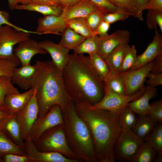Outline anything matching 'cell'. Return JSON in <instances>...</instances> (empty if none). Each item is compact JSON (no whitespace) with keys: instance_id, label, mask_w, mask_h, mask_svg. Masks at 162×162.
Masks as SVG:
<instances>
[{"instance_id":"obj_26","label":"cell","mask_w":162,"mask_h":162,"mask_svg":"<svg viewBox=\"0 0 162 162\" xmlns=\"http://www.w3.org/2000/svg\"><path fill=\"white\" fill-rule=\"evenodd\" d=\"M63 8L60 6H50L28 4H18L16 9L35 11L44 16L53 15L59 16L62 14Z\"/></svg>"},{"instance_id":"obj_36","label":"cell","mask_w":162,"mask_h":162,"mask_svg":"<svg viewBox=\"0 0 162 162\" xmlns=\"http://www.w3.org/2000/svg\"><path fill=\"white\" fill-rule=\"evenodd\" d=\"M119 120L122 128L132 130L136 123L137 117L127 106L119 113Z\"/></svg>"},{"instance_id":"obj_18","label":"cell","mask_w":162,"mask_h":162,"mask_svg":"<svg viewBox=\"0 0 162 162\" xmlns=\"http://www.w3.org/2000/svg\"><path fill=\"white\" fill-rule=\"evenodd\" d=\"M16 113H10L0 121V129L14 142L23 148L24 141L21 135Z\"/></svg>"},{"instance_id":"obj_19","label":"cell","mask_w":162,"mask_h":162,"mask_svg":"<svg viewBox=\"0 0 162 162\" xmlns=\"http://www.w3.org/2000/svg\"><path fill=\"white\" fill-rule=\"evenodd\" d=\"M97 8L89 0H82L74 5L63 8L59 16L64 21L78 17H87Z\"/></svg>"},{"instance_id":"obj_47","label":"cell","mask_w":162,"mask_h":162,"mask_svg":"<svg viewBox=\"0 0 162 162\" xmlns=\"http://www.w3.org/2000/svg\"><path fill=\"white\" fill-rule=\"evenodd\" d=\"M158 9L162 10V0H149L140 8L142 12L146 10Z\"/></svg>"},{"instance_id":"obj_29","label":"cell","mask_w":162,"mask_h":162,"mask_svg":"<svg viewBox=\"0 0 162 162\" xmlns=\"http://www.w3.org/2000/svg\"><path fill=\"white\" fill-rule=\"evenodd\" d=\"M64 21L67 27L86 38L96 35L88 26L86 18L78 17Z\"/></svg>"},{"instance_id":"obj_51","label":"cell","mask_w":162,"mask_h":162,"mask_svg":"<svg viewBox=\"0 0 162 162\" xmlns=\"http://www.w3.org/2000/svg\"><path fill=\"white\" fill-rule=\"evenodd\" d=\"M82 0H59L60 5L63 8L74 5Z\"/></svg>"},{"instance_id":"obj_25","label":"cell","mask_w":162,"mask_h":162,"mask_svg":"<svg viewBox=\"0 0 162 162\" xmlns=\"http://www.w3.org/2000/svg\"><path fill=\"white\" fill-rule=\"evenodd\" d=\"M9 154L27 155L23 148L14 142L0 129V158L2 159L4 156Z\"/></svg>"},{"instance_id":"obj_17","label":"cell","mask_w":162,"mask_h":162,"mask_svg":"<svg viewBox=\"0 0 162 162\" xmlns=\"http://www.w3.org/2000/svg\"><path fill=\"white\" fill-rule=\"evenodd\" d=\"M36 32L38 34H53L61 35L67 27L64 21L59 16H44L38 19Z\"/></svg>"},{"instance_id":"obj_33","label":"cell","mask_w":162,"mask_h":162,"mask_svg":"<svg viewBox=\"0 0 162 162\" xmlns=\"http://www.w3.org/2000/svg\"><path fill=\"white\" fill-rule=\"evenodd\" d=\"M98 35L86 38L77 46L73 50L74 54L88 55L97 53L98 50Z\"/></svg>"},{"instance_id":"obj_7","label":"cell","mask_w":162,"mask_h":162,"mask_svg":"<svg viewBox=\"0 0 162 162\" xmlns=\"http://www.w3.org/2000/svg\"><path fill=\"white\" fill-rule=\"evenodd\" d=\"M143 142L132 130L122 128L116 145V159L131 162Z\"/></svg>"},{"instance_id":"obj_24","label":"cell","mask_w":162,"mask_h":162,"mask_svg":"<svg viewBox=\"0 0 162 162\" xmlns=\"http://www.w3.org/2000/svg\"><path fill=\"white\" fill-rule=\"evenodd\" d=\"M158 122L148 115L139 116L132 130L144 141Z\"/></svg>"},{"instance_id":"obj_23","label":"cell","mask_w":162,"mask_h":162,"mask_svg":"<svg viewBox=\"0 0 162 162\" xmlns=\"http://www.w3.org/2000/svg\"><path fill=\"white\" fill-rule=\"evenodd\" d=\"M130 46L128 43L120 45L114 49L105 60L111 72H120L122 63Z\"/></svg>"},{"instance_id":"obj_40","label":"cell","mask_w":162,"mask_h":162,"mask_svg":"<svg viewBox=\"0 0 162 162\" xmlns=\"http://www.w3.org/2000/svg\"><path fill=\"white\" fill-rule=\"evenodd\" d=\"M106 14L101 10L97 9L86 18L88 26L93 32H94L100 24L104 21Z\"/></svg>"},{"instance_id":"obj_13","label":"cell","mask_w":162,"mask_h":162,"mask_svg":"<svg viewBox=\"0 0 162 162\" xmlns=\"http://www.w3.org/2000/svg\"><path fill=\"white\" fill-rule=\"evenodd\" d=\"M23 149L32 162H79L68 158L57 152L38 150L29 135L24 140Z\"/></svg>"},{"instance_id":"obj_12","label":"cell","mask_w":162,"mask_h":162,"mask_svg":"<svg viewBox=\"0 0 162 162\" xmlns=\"http://www.w3.org/2000/svg\"><path fill=\"white\" fill-rule=\"evenodd\" d=\"M153 64V61L136 69L121 72L124 81L125 95L135 93L144 86L146 78L151 71Z\"/></svg>"},{"instance_id":"obj_9","label":"cell","mask_w":162,"mask_h":162,"mask_svg":"<svg viewBox=\"0 0 162 162\" xmlns=\"http://www.w3.org/2000/svg\"><path fill=\"white\" fill-rule=\"evenodd\" d=\"M63 124L61 108L55 105L45 116L37 118L31 128L29 136L34 142L46 131Z\"/></svg>"},{"instance_id":"obj_22","label":"cell","mask_w":162,"mask_h":162,"mask_svg":"<svg viewBox=\"0 0 162 162\" xmlns=\"http://www.w3.org/2000/svg\"><path fill=\"white\" fill-rule=\"evenodd\" d=\"M34 89L31 88L23 93L20 92L7 95L4 105L11 113H17L22 109L32 97Z\"/></svg>"},{"instance_id":"obj_16","label":"cell","mask_w":162,"mask_h":162,"mask_svg":"<svg viewBox=\"0 0 162 162\" xmlns=\"http://www.w3.org/2000/svg\"><path fill=\"white\" fill-rule=\"evenodd\" d=\"M39 43L41 47L50 55L55 65L62 71L68 62L70 50L49 40Z\"/></svg>"},{"instance_id":"obj_50","label":"cell","mask_w":162,"mask_h":162,"mask_svg":"<svg viewBox=\"0 0 162 162\" xmlns=\"http://www.w3.org/2000/svg\"><path fill=\"white\" fill-rule=\"evenodd\" d=\"M29 4L61 6L59 0H31Z\"/></svg>"},{"instance_id":"obj_15","label":"cell","mask_w":162,"mask_h":162,"mask_svg":"<svg viewBox=\"0 0 162 162\" xmlns=\"http://www.w3.org/2000/svg\"><path fill=\"white\" fill-rule=\"evenodd\" d=\"M161 55H162V36L156 29L152 41L142 54L137 56L135 64L129 70L144 66Z\"/></svg>"},{"instance_id":"obj_21","label":"cell","mask_w":162,"mask_h":162,"mask_svg":"<svg viewBox=\"0 0 162 162\" xmlns=\"http://www.w3.org/2000/svg\"><path fill=\"white\" fill-rule=\"evenodd\" d=\"M157 94L156 87L147 85L144 93L137 99L130 102L128 106L139 116L147 115L150 107L149 100L154 98Z\"/></svg>"},{"instance_id":"obj_46","label":"cell","mask_w":162,"mask_h":162,"mask_svg":"<svg viewBox=\"0 0 162 162\" xmlns=\"http://www.w3.org/2000/svg\"><path fill=\"white\" fill-rule=\"evenodd\" d=\"M147 77L148 78L147 81L148 85L152 87H156L162 84V72L153 73L150 72Z\"/></svg>"},{"instance_id":"obj_41","label":"cell","mask_w":162,"mask_h":162,"mask_svg":"<svg viewBox=\"0 0 162 162\" xmlns=\"http://www.w3.org/2000/svg\"><path fill=\"white\" fill-rule=\"evenodd\" d=\"M147 115L158 122H162V99L158 100L150 104Z\"/></svg>"},{"instance_id":"obj_37","label":"cell","mask_w":162,"mask_h":162,"mask_svg":"<svg viewBox=\"0 0 162 162\" xmlns=\"http://www.w3.org/2000/svg\"><path fill=\"white\" fill-rule=\"evenodd\" d=\"M146 20L147 26L150 29H157L158 26L162 32V10H148Z\"/></svg>"},{"instance_id":"obj_43","label":"cell","mask_w":162,"mask_h":162,"mask_svg":"<svg viewBox=\"0 0 162 162\" xmlns=\"http://www.w3.org/2000/svg\"><path fill=\"white\" fill-rule=\"evenodd\" d=\"M97 8L106 14L115 12L117 8L109 0H89Z\"/></svg>"},{"instance_id":"obj_42","label":"cell","mask_w":162,"mask_h":162,"mask_svg":"<svg viewBox=\"0 0 162 162\" xmlns=\"http://www.w3.org/2000/svg\"><path fill=\"white\" fill-rule=\"evenodd\" d=\"M18 66L8 60L0 58V76H11L13 72Z\"/></svg>"},{"instance_id":"obj_11","label":"cell","mask_w":162,"mask_h":162,"mask_svg":"<svg viewBox=\"0 0 162 162\" xmlns=\"http://www.w3.org/2000/svg\"><path fill=\"white\" fill-rule=\"evenodd\" d=\"M32 98L25 106L16 113L22 137L24 140L29 135L31 128L37 118L39 108L35 97V90Z\"/></svg>"},{"instance_id":"obj_31","label":"cell","mask_w":162,"mask_h":162,"mask_svg":"<svg viewBox=\"0 0 162 162\" xmlns=\"http://www.w3.org/2000/svg\"><path fill=\"white\" fill-rule=\"evenodd\" d=\"M90 63L98 76L103 82L106 80L110 70L105 60L97 53L89 55Z\"/></svg>"},{"instance_id":"obj_49","label":"cell","mask_w":162,"mask_h":162,"mask_svg":"<svg viewBox=\"0 0 162 162\" xmlns=\"http://www.w3.org/2000/svg\"><path fill=\"white\" fill-rule=\"evenodd\" d=\"M153 73L162 72V55L159 56L153 61V64L151 71Z\"/></svg>"},{"instance_id":"obj_35","label":"cell","mask_w":162,"mask_h":162,"mask_svg":"<svg viewBox=\"0 0 162 162\" xmlns=\"http://www.w3.org/2000/svg\"><path fill=\"white\" fill-rule=\"evenodd\" d=\"M117 8L126 10L129 12L132 16L142 21L143 17L142 13L136 8L134 0H109Z\"/></svg>"},{"instance_id":"obj_14","label":"cell","mask_w":162,"mask_h":162,"mask_svg":"<svg viewBox=\"0 0 162 162\" xmlns=\"http://www.w3.org/2000/svg\"><path fill=\"white\" fill-rule=\"evenodd\" d=\"M14 53L22 66L30 64L31 59L34 55L47 53L41 47L39 42L29 37L18 44L14 50Z\"/></svg>"},{"instance_id":"obj_45","label":"cell","mask_w":162,"mask_h":162,"mask_svg":"<svg viewBox=\"0 0 162 162\" xmlns=\"http://www.w3.org/2000/svg\"><path fill=\"white\" fill-rule=\"evenodd\" d=\"M4 162H32L28 155H21L9 154L5 155L2 158Z\"/></svg>"},{"instance_id":"obj_52","label":"cell","mask_w":162,"mask_h":162,"mask_svg":"<svg viewBox=\"0 0 162 162\" xmlns=\"http://www.w3.org/2000/svg\"><path fill=\"white\" fill-rule=\"evenodd\" d=\"M10 113L8 109L4 105H0V121Z\"/></svg>"},{"instance_id":"obj_1","label":"cell","mask_w":162,"mask_h":162,"mask_svg":"<svg viewBox=\"0 0 162 162\" xmlns=\"http://www.w3.org/2000/svg\"><path fill=\"white\" fill-rule=\"evenodd\" d=\"M74 105L91 133L97 162H115L116 145L122 130L119 113L95 108L86 102Z\"/></svg>"},{"instance_id":"obj_6","label":"cell","mask_w":162,"mask_h":162,"mask_svg":"<svg viewBox=\"0 0 162 162\" xmlns=\"http://www.w3.org/2000/svg\"><path fill=\"white\" fill-rule=\"evenodd\" d=\"M30 34L17 30L8 25L0 26V58L10 60L19 66L20 63L13 52V47L29 37Z\"/></svg>"},{"instance_id":"obj_3","label":"cell","mask_w":162,"mask_h":162,"mask_svg":"<svg viewBox=\"0 0 162 162\" xmlns=\"http://www.w3.org/2000/svg\"><path fill=\"white\" fill-rule=\"evenodd\" d=\"M32 88L35 90V97L39 108L38 118L45 116L54 105L62 110L73 101L64 85L62 71L52 60L37 61Z\"/></svg>"},{"instance_id":"obj_2","label":"cell","mask_w":162,"mask_h":162,"mask_svg":"<svg viewBox=\"0 0 162 162\" xmlns=\"http://www.w3.org/2000/svg\"><path fill=\"white\" fill-rule=\"evenodd\" d=\"M62 74L66 90L74 103L86 102L93 106L103 98L104 82L94 70L89 56L70 54Z\"/></svg>"},{"instance_id":"obj_39","label":"cell","mask_w":162,"mask_h":162,"mask_svg":"<svg viewBox=\"0 0 162 162\" xmlns=\"http://www.w3.org/2000/svg\"><path fill=\"white\" fill-rule=\"evenodd\" d=\"M131 14L126 10L117 8L114 12L106 14L104 21L111 24L119 21H124L127 19Z\"/></svg>"},{"instance_id":"obj_48","label":"cell","mask_w":162,"mask_h":162,"mask_svg":"<svg viewBox=\"0 0 162 162\" xmlns=\"http://www.w3.org/2000/svg\"><path fill=\"white\" fill-rule=\"evenodd\" d=\"M110 24L105 21H102L94 31L95 35L103 37L108 34L107 32L110 28Z\"/></svg>"},{"instance_id":"obj_56","label":"cell","mask_w":162,"mask_h":162,"mask_svg":"<svg viewBox=\"0 0 162 162\" xmlns=\"http://www.w3.org/2000/svg\"><path fill=\"white\" fill-rule=\"evenodd\" d=\"M0 162H4V161L2 159L0 158Z\"/></svg>"},{"instance_id":"obj_20","label":"cell","mask_w":162,"mask_h":162,"mask_svg":"<svg viewBox=\"0 0 162 162\" xmlns=\"http://www.w3.org/2000/svg\"><path fill=\"white\" fill-rule=\"evenodd\" d=\"M36 70L34 64L16 67L11 76L13 84L18 86L21 89L27 90L32 88V82Z\"/></svg>"},{"instance_id":"obj_8","label":"cell","mask_w":162,"mask_h":162,"mask_svg":"<svg viewBox=\"0 0 162 162\" xmlns=\"http://www.w3.org/2000/svg\"><path fill=\"white\" fill-rule=\"evenodd\" d=\"M105 94L102 100L93 106L95 108L119 113L130 102L137 99L144 92V85L135 93L130 95H122L105 86Z\"/></svg>"},{"instance_id":"obj_44","label":"cell","mask_w":162,"mask_h":162,"mask_svg":"<svg viewBox=\"0 0 162 162\" xmlns=\"http://www.w3.org/2000/svg\"><path fill=\"white\" fill-rule=\"evenodd\" d=\"M9 19L10 16L8 12L4 10L0 11V26L6 25L10 26L18 31L29 32L31 34H38V33L36 32L26 30L14 25L9 21Z\"/></svg>"},{"instance_id":"obj_54","label":"cell","mask_w":162,"mask_h":162,"mask_svg":"<svg viewBox=\"0 0 162 162\" xmlns=\"http://www.w3.org/2000/svg\"><path fill=\"white\" fill-rule=\"evenodd\" d=\"M148 0H134V1L136 8L140 11V9L141 7L146 3Z\"/></svg>"},{"instance_id":"obj_10","label":"cell","mask_w":162,"mask_h":162,"mask_svg":"<svg viewBox=\"0 0 162 162\" xmlns=\"http://www.w3.org/2000/svg\"><path fill=\"white\" fill-rule=\"evenodd\" d=\"M130 32L124 29L117 30L104 36H98L97 53L105 60L110 53L120 45L128 43L130 38Z\"/></svg>"},{"instance_id":"obj_55","label":"cell","mask_w":162,"mask_h":162,"mask_svg":"<svg viewBox=\"0 0 162 162\" xmlns=\"http://www.w3.org/2000/svg\"><path fill=\"white\" fill-rule=\"evenodd\" d=\"M31 0H17V2L21 4H26L30 3Z\"/></svg>"},{"instance_id":"obj_4","label":"cell","mask_w":162,"mask_h":162,"mask_svg":"<svg viewBox=\"0 0 162 162\" xmlns=\"http://www.w3.org/2000/svg\"><path fill=\"white\" fill-rule=\"evenodd\" d=\"M62 111L64 129L68 144L80 162H97L93 138L72 102Z\"/></svg>"},{"instance_id":"obj_34","label":"cell","mask_w":162,"mask_h":162,"mask_svg":"<svg viewBox=\"0 0 162 162\" xmlns=\"http://www.w3.org/2000/svg\"><path fill=\"white\" fill-rule=\"evenodd\" d=\"M13 85L10 77L0 76V105H4L5 97L8 95L19 93Z\"/></svg>"},{"instance_id":"obj_32","label":"cell","mask_w":162,"mask_h":162,"mask_svg":"<svg viewBox=\"0 0 162 162\" xmlns=\"http://www.w3.org/2000/svg\"><path fill=\"white\" fill-rule=\"evenodd\" d=\"M156 152L147 141H144L131 162H152L155 160Z\"/></svg>"},{"instance_id":"obj_53","label":"cell","mask_w":162,"mask_h":162,"mask_svg":"<svg viewBox=\"0 0 162 162\" xmlns=\"http://www.w3.org/2000/svg\"><path fill=\"white\" fill-rule=\"evenodd\" d=\"M8 7L10 9L13 10L16 9L18 4L17 0H8Z\"/></svg>"},{"instance_id":"obj_5","label":"cell","mask_w":162,"mask_h":162,"mask_svg":"<svg viewBox=\"0 0 162 162\" xmlns=\"http://www.w3.org/2000/svg\"><path fill=\"white\" fill-rule=\"evenodd\" d=\"M34 144L37 149L40 151L57 152L68 158L80 162L68 144L63 124L46 131Z\"/></svg>"},{"instance_id":"obj_38","label":"cell","mask_w":162,"mask_h":162,"mask_svg":"<svg viewBox=\"0 0 162 162\" xmlns=\"http://www.w3.org/2000/svg\"><path fill=\"white\" fill-rule=\"evenodd\" d=\"M137 51L134 45L130 46L122 63L120 72L128 71L134 66L137 59Z\"/></svg>"},{"instance_id":"obj_30","label":"cell","mask_w":162,"mask_h":162,"mask_svg":"<svg viewBox=\"0 0 162 162\" xmlns=\"http://www.w3.org/2000/svg\"><path fill=\"white\" fill-rule=\"evenodd\" d=\"M104 82V86L113 92L122 95H125L124 81L121 72L114 73L110 71Z\"/></svg>"},{"instance_id":"obj_27","label":"cell","mask_w":162,"mask_h":162,"mask_svg":"<svg viewBox=\"0 0 162 162\" xmlns=\"http://www.w3.org/2000/svg\"><path fill=\"white\" fill-rule=\"evenodd\" d=\"M62 38L58 43L70 50H73L86 38L66 27L61 34Z\"/></svg>"},{"instance_id":"obj_28","label":"cell","mask_w":162,"mask_h":162,"mask_svg":"<svg viewBox=\"0 0 162 162\" xmlns=\"http://www.w3.org/2000/svg\"><path fill=\"white\" fill-rule=\"evenodd\" d=\"M145 140L148 141L157 154L156 161H162V123L158 122Z\"/></svg>"}]
</instances>
